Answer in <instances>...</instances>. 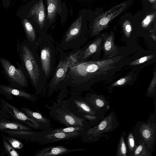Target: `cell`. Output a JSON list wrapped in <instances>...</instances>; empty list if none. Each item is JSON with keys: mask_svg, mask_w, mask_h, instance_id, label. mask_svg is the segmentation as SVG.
I'll list each match as a JSON object with an SVG mask.
<instances>
[{"mask_svg": "<svg viewBox=\"0 0 156 156\" xmlns=\"http://www.w3.org/2000/svg\"><path fill=\"white\" fill-rule=\"evenodd\" d=\"M130 62L129 59L119 55L102 60L80 62L69 67L66 86L80 93L90 90L94 84L110 78Z\"/></svg>", "mask_w": 156, "mask_h": 156, "instance_id": "obj_1", "label": "cell"}, {"mask_svg": "<svg viewBox=\"0 0 156 156\" xmlns=\"http://www.w3.org/2000/svg\"><path fill=\"white\" fill-rule=\"evenodd\" d=\"M4 129L32 130V128L2 117L0 118V130Z\"/></svg>", "mask_w": 156, "mask_h": 156, "instance_id": "obj_21", "label": "cell"}, {"mask_svg": "<svg viewBox=\"0 0 156 156\" xmlns=\"http://www.w3.org/2000/svg\"><path fill=\"white\" fill-rule=\"evenodd\" d=\"M122 27L125 35L128 38L130 37L132 31V26L130 21L127 20L123 23Z\"/></svg>", "mask_w": 156, "mask_h": 156, "instance_id": "obj_32", "label": "cell"}, {"mask_svg": "<svg viewBox=\"0 0 156 156\" xmlns=\"http://www.w3.org/2000/svg\"><path fill=\"white\" fill-rule=\"evenodd\" d=\"M20 109L24 113L38 122L41 129L47 130L52 129L50 119L39 110H37V112H35L26 107L21 108Z\"/></svg>", "mask_w": 156, "mask_h": 156, "instance_id": "obj_20", "label": "cell"}, {"mask_svg": "<svg viewBox=\"0 0 156 156\" xmlns=\"http://www.w3.org/2000/svg\"><path fill=\"white\" fill-rule=\"evenodd\" d=\"M88 35L83 27L81 15L73 23L58 44L64 51L77 49L87 42Z\"/></svg>", "mask_w": 156, "mask_h": 156, "instance_id": "obj_5", "label": "cell"}, {"mask_svg": "<svg viewBox=\"0 0 156 156\" xmlns=\"http://www.w3.org/2000/svg\"><path fill=\"white\" fill-rule=\"evenodd\" d=\"M4 136L9 143L14 148L16 149H21L23 145V144L19 140L15 138L9 136Z\"/></svg>", "mask_w": 156, "mask_h": 156, "instance_id": "obj_31", "label": "cell"}, {"mask_svg": "<svg viewBox=\"0 0 156 156\" xmlns=\"http://www.w3.org/2000/svg\"><path fill=\"white\" fill-rule=\"evenodd\" d=\"M84 131L50 133L45 130L35 131L30 141L45 144L81 136Z\"/></svg>", "mask_w": 156, "mask_h": 156, "instance_id": "obj_13", "label": "cell"}, {"mask_svg": "<svg viewBox=\"0 0 156 156\" xmlns=\"http://www.w3.org/2000/svg\"><path fill=\"white\" fill-rule=\"evenodd\" d=\"M0 93L9 100L12 99L13 95L34 102L36 101L37 100L35 95L10 86L0 84Z\"/></svg>", "mask_w": 156, "mask_h": 156, "instance_id": "obj_16", "label": "cell"}, {"mask_svg": "<svg viewBox=\"0 0 156 156\" xmlns=\"http://www.w3.org/2000/svg\"><path fill=\"white\" fill-rule=\"evenodd\" d=\"M47 5V18L50 23L53 21L58 9L59 0H46Z\"/></svg>", "mask_w": 156, "mask_h": 156, "instance_id": "obj_23", "label": "cell"}, {"mask_svg": "<svg viewBox=\"0 0 156 156\" xmlns=\"http://www.w3.org/2000/svg\"><path fill=\"white\" fill-rule=\"evenodd\" d=\"M0 62L10 86L19 89L28 87V78L18 62L17 63V68L4 58L0 57Z\"/></svg>", "mask_w": 156, "mask_h": 156, "instance_id": "obj_10", "label": "cell"}, {"mask_svg": "<svg viewBox=\"0 0 156 156\" xmlns=\"http://www.w3.org/2000/svg\"><path fill=\"white\" fill-rule=\"evenodd\" d=\"M129 2L126 1L118 4L98 16L90 27V37L93 38L98 35L107 27L112 20L126 8Z\"/></svg>", "mask_w": 156, "mask_h": 156, "instance_id": "obj_9", "label": "cell"}, {"mask_svg": "<svg viewBox=\"0 0 156 156\" xmlns=\"http://www.w3.org/2000/svg\"><path fill=\"white\" fill-rule=\"evenodd\" d=\"M1 102L3 117L26 125L34 129H41L38 122L21 110L18 109L3 99H1Z\"/></svg>", "mask_w": 156, "mask_h": 156, "instance_id": "obj_12", "label": "cell"}, {"mask_svg": "<svg viewBox=\"0 0 156 156\" xmlns=\"http://www.w3.org/2000/svg\"><path fill=\"white\" fill-rule=\"evenodd\" d=\"M113 31L105 35L103 38L102 48L104 54L102 59L114 57L118 55V50L114 42Z\"/></svg>", "mask_w": 156, "mask_h": 156, "instance_id": "obj_18", "label": "cell"}, {"mask_svg": "<svg viewBox=\"0 0 156 156\" xmlns=\"http://www.w3.org/2000/svg\"><path fill=\"white\" fill-rule=\"evenodd\" d=\"M154 56L153 55H151L142 57L130 62L129 64L131 65H140L151 59Z\"/></svg>", "mask_w": 156, "mask_h": 156, "instance_id": "obj_33", "label": "cell"}, {"mask_svg": "<svg viewBox=\"0 0 156 156\" xmlns=\"http://www.w3.org/2000/svg\"><path fill=\"white\" fill-rule=\"evenodd\" d=\"M85 150L83 148L70 149L62 146H52L42 149L36 153L34 156H56L71 152Z\"/></svg>", "mask_w": 156, "mask_h": 156, "instance_id": "obj_19", "label": "cell"}, {"mask_svg": "<svg viewBox=\"0 0 156 156\" xmlns=\"http://www.w3.org/2000/svg\"><path fill=\"white\" fill-rule=\"evenodd\" d=\"M63 98L58 97V102L52 101V106L46 105L51 118L66 127H91L88 121L75 115L70 110Z\"/></svg>", "mask_w": 156, "mask_h": 156, "instance_id": "obj_4", "label": "cell"}, {"mask_svg": "<svg viewBox=\"0 0 156 156\" xmlns=\"http://www.w3.org/2000/svg\"><path fill=\"white\" fill-rule=\"evenodd\" d=\"M156 73L155 70L154 75L150 83L146 93V96L148 97H156Z\"/></svg>", "mask_w": 156, "mask_h": 156, "instance_id": "obj_30", "label": "cell"}, {"mask_svg": "<svg viewBox=\"0 0 156 156\" xmlns=\"http://www.w3.org/2000/svg\"><path fill=\"white\" fill-rule=\"evenodd\" d=\"M152 114L146 122L139 121L133 130L136 145L144 142L152 152L155 149L156 137V114Z\"/></svg>", "mask_w": 156, "mask_h": 156, "instance_id": "obj_7", "label": "cell"}, {"mask_svg": "<svg viewBox=\"0 0 156 156\" xmlns=\"http://www.w3.org/2000/svg\"><path fill=\"white\" fill-rule=\"evenodd\" d=\"M152 152L142 141L137 144L133 153L129 156H151Z\"/></svg>", "mask_w": 156, "mask_h": 156, "instance_id": "obj_25", "label": "cell"}, {"mask_svg": "<svg viewBox=\"0 0 156 156\" xmlns=\"http://www.w3.org/2000/svg\"><path fill=\"white\" fill-rule=\"evenodd\" d=\"M127 145L129 150V156L132 154L136 144L133 135V130L130 131L126 137Z\"/></svg>", "mask_w": 156, "mask_h": 156, "instance_id": "obj_29", "label": "cell"}, {"mask_svg": "<svg viewBox=\"0 0 156 156\" xmlns=\"http://www.w3.org/2000/svg\"><path fill=\"white\" fill-rule=\"evenodd\" d=\"M4 6L8 7L10 4V0H2Z\"/></svg>", "mask_w": 156, "mask_h": 156, "instance_id": "obj_35", "label": "cell"}, {"mask_svg": "<svg viewBox=\"0 0 156 156\" xmlns=\"http://www.w3.org/2000/svg\"><path fill=\"white\" fill-rule=\"evenodd\" d=\"M155 14L148 15L141 22V26L144 28L147 27L155 17Z\"/></svg>", "mask_w": 156, "mask_h": 156, "instance_id": "obj_34", "label": "cell"}, {"mask_svg": "<svg viewBox=\"0 0 156 156\" xmlns=\"http://www.w3.org/2000/svg\"><path fill=\"white\" fill-rule=\"evenodd\" d=\"M58 62L50 81L48 83L47 96L55 92L66 89V80L70 64L68 60V53L61 49L58 44Z\"/></svg>", "mask_w": 156, "mask_h": 156, "instance_id": "obj_6", "label": "cell"}, {"mask_svg": "<svg viewBox=\"0 0 156 156\" xmlns=\"http://www.w3.org/2000/svg\"><path fill=\"white\" fill-rule=\"evenodd\" d=\"M136 78V75L133 73L127 75L110 85L108 87V90L109 91L116 87H122L126 84H131L132 82H134Z\"/></svg>", "mask_w": 156, "mask_h": 156, "instance_id": "obj_24", "label": "cell"}, {"mask_svg": "<svg viewBox=\"0 0 156 156\" xmlns=\"http://www.w3.org/2000/svg\"><path fill=\"white\" fill-rule=\"evenodd\" d=\"M149 1L151 2H155L156 0H149Z\"/></svg>", "mask_w": 156, "mask_h": 156, "instance_id": "obj_36", "label": "cell"}, {"mask_svg": "<svg viewBox=\"0 0 156 156\" xmlns=\"http://www.w3.org/2000/svg\"><path fill=\"white\" fill-rule=\"evenodd\" d=\"M119 125L115 112L111 111L95 126L91 127L85 130L82 137V141L85 143L95 142L101 137L105 136L104 133L112 131Z\"/></svg>", "mask_w": 156, "mask_h": 156, "instance_id": "obj_8", "label": "cell"}, {"mask_svg": "<svg viewBox=\"0 0 156 156\" xmlns=\"http://www.w3.org/2000/svg\"><path fill=\"white\" fill-rule=\"evenodd\" d=\"M64 101L70 110L76 115L85 119L87 115L100 117L89 103L82 97L80 92L73 91L70 97Z\"/></svg>", "mask_w": 156, "mask_h": 156, "instance_id": "obj_11", "label": "cell"}, {"mask_svg": "<svg viewBox=\"0 0 156 156\" xmlns=\"http://www.w3.org/2000/svg\"><path fill=\"white\" fill-rule=\"evenodd\" d=\"M20 66L26 73L36 94L44 97L47 91L48 80L43 70L35 43L22 41L18 45Z\"/></svg>", "mask_w": 156, "mask_h": 156, "instance_id": "obj_2", "label": "cell"}, {"mask_svg": "<svg viewBox=\"0 0 156 156\" xmlns=\"http://www.w3.org/2000/svg\"><path fill=\"white\" fill-rule=\"evenodd\" d=\"M126 133L123 132L122 134L118 145L116 151V156H127V150L125 140Z\"/></svg>", "mask_w": 156, "mask_h": 156, "instance_id": "obj_26", "label": "cell"}, {"mask_svg": "<svg viewBox=\"0 0 156 156\" xmlns=\"http://www.w3.org/2000/svg\"><path fill=\"white\" fill-rule=\"evenodd\" d=\"M43 70L48 80L52 76L56 66L58 43L50 35L41 34L35 43Z\"/></svg>", "mask_w": 156, "mask_h": 156, "instance_id": "obj_3", "label": "cell"}, {"mask_svg": "<svg viewBox=\"0 0 156 156\" xmlns=\"http://www.w3.org/2000/svg\"><path fill=\"white\" fill-rule=\"evenodd\" d=\"M29 16H32L38 26L41 33L44 30L45 26V9L42 0L35 4L29 11Z\"/></svg>", "mask_w": 156, "mask_h": 156, "instance_id": "obj_17", "label": "cell"}, {"mask_svg": "<svg viewBox=\"0 0 156 156\" xmlns=\"http://www.w3.org/2000/svg\"><path fill=\"white\" fill-rule=\"evenodd\" d=\"M90 127L87 126L67 127L65 128H58L50 130H45L50 133L56 132H72L76 131H83Z\"/></svg>", "mask_w": 156, "mask_h": 156, "instance_id": "obj_27", "label": "cell"}, {"mask_svg": "<svg viewBox=\"0 0 156 156\" xmlns=\"http://www.w3.org/2000/svg\"><path fill=\"white\" fill-rule=\"evenodd\" d=\"M98 114L105 117L106 112L110 108L109 102L101 95L94 93L87 94L84 98Z\"/></svg>", "mask_w": 156, "mask_h": 156, "instance_id": "obj_15", "label": "cell"}, {"mask_svg": "<svg viewBox=\"0 0 156 156\" xmlns=\"http://www.w3.org/2000/svg\"><path fill=\"white\" fill-rule=\"evenodd\" d=\"M22 23L25 33L26 40L30 42L35 43L37 37L35 30L33 27L26 19L23 20Z\"/></svg>", "mask_w": 156, "mask_h": 156, "instance_id": "obj_22", "label": "cell"}, {"mask_svg": "<svg viewBox=\"0 0 156 156\" xmlns=\"http://www.w3.org/2000/svg\"><path fill=\"white\" fill-rule=\"evenodd\" d=\"M105 35L102 34L77 49L79 62L89 61L98 55L102 49V44Z\"/></svg>", "mask_w": 156, "mask_h": 156, "instance_id": "obj_14", "label": "cell"}, {"mask_svg": "<svg viewBox=\"0 0 156 156\" xmlns=\"http://www.w3.org/2000/svg\"><path fill=\"white\" fill-rule=\"evenodd\" d=\"M3 142V146L4 148V152L5 154L11 156H19V153L7 142L4 135H1Z\"/></svg>", "mask_w": 156, "mask_h": 156, "instance_id": "obj_28", "label": "cell"}]
</instances>
